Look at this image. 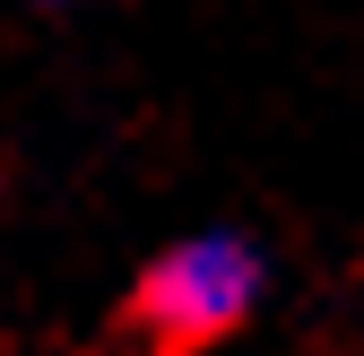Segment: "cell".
<instances>
[{"label": "cell", "instance_id": "1", "mask_svg": "<svg viewBox=\"0 0 364 356\" xmlns=\"http://www.w3.org/2000/svg\"><path fill=\"white\" fill-rule=\"evenodd\" d=\"M269 261L252 235H191L139 278V330L156 347H208L260 313Z\"/></svg>", "mask_w": 364, "mask_h": 356}]
</instances>
